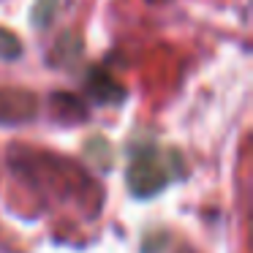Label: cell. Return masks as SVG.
Masks as SVG:
<instances>
[{
	"label": "cell",
	"mask_w": 253,
	"mask_h": 253,
	"mask_svg": "<svg viewBox=\"0 0 253 253\" xmlns=\"http://www.w3.org/2000/svg\"><path fill=\"white\" fill-rule=\"evenodd\" d=\"M55 8H57V0H39L36 3V11H33V22L39 28H46L52 14H55Z\"/></svg>",
	"instance_id": "cell-5"
},
{
	"label": "cell",
	"mask_w": 253,
	"mask_h": 253,
	"mask_svg": "<svg viewBox=\"0 0 253 253\" xmlns=\"http://www.w3.org/2000/svg\"><path fill=\"white\" fill-rule=\"evenodd\" d=\"M19 55H22V41H19V36H14L6 28H0V57L3 60H14Z\"/></svg>",
	"instance_id": "cell-4"
},
{
	"label": "cell",
	"mask_w": 253,
	"mask_h": 253,
	"mask_svg": "<svg viewBox=\"0 0 253 253\" xmlns=\"http://www.w3.org/2000/svg\"><path fill=\"white\" fill-rule=\"evenodd\" d=\"M90 84H93V93H95V98H104V101H109L106 98V87H117V84H112L109 82V77H106L104 71H95L93 74V79H90Z\"/></svg>",
	"instance_id": "cell-6"
},
{
	"label": "cell",
	"mask_w": 253,
	"mask_h": 253,
	"mask_svg": "<svg viewBox=\"0 0 253 253\" xmlns=\"http://www.w3.org/2000/svg\"><path fill=\"white\" fill-rule=\"evenodd\" d=\"M36 115V95L28 90H0V123H25Z\"/></svg>",
	"instance_id": "cell-2"
},
{
	"label": "cell",
	"mask_w": 253,
	"mask_h": 253,
	"mask_svg": "<svg viewBox=\"0 0 253 253\" xmlns=\"http://www.w3.org/2000/svg\"><path fill=\"white\" fill-rule=\"evenodd\" d=\"M169 182V166L166 155L155 147H144L133 155L128 166V188L133 196H153Z\"/></svg>",
	"instance_id": "cell-1"
},
{
	"label": "cell",
	"mask_w": 253,
	"mask_h": 253,
	"mask_svg": "<svg viewBox=\"0 0 253 253\" xmlns=\"http://www.w3.org/2000/svg\"><path fill=\"white\" fill-rule=\"evenodd\" d=\"M84 155H87L93 164L98 166H112V144L106 136H90L87 142H84Z\"/></svg>",
	"instance_id": "cell-3"
}]
</instances>
